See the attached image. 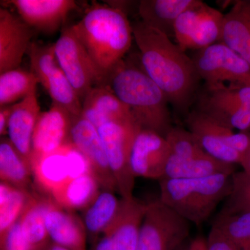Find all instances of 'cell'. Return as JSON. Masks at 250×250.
Wrapping results in <instances>:
<instances>
[{
	"label": "cell",
	"mask_w": 250,
	"mask_h": 250,
	"mask_svg": "<svg viewBox=\"0 0 250 250\" xmlns=\"http://www.w3.org/2000/svg\"><path fill=\"white\" fill-rule=\"evenodd\" d=\"M70 144L86 158L103 190L118 191L98 128L83 117L74 118Z\"/></svg>",
	"instance_id": "obj_13"
},
{
	"label": "cell",
	"mask_w": 250,
	"mask_h": 250,
	"mask_svg": "<svg viewBox=\"0 0 250 250\" xmlns=\"http://www.w3.org/2000/svg\"><path fill=\"white\" fill-rule=\"evenodd\" d=\"M98 132L121 198L134 197L135 179L130 156L135 138L141 129L135 121L111 122L102 125Z\"/></svg>",
	"instance_id": "obj_7"
},
{
	"label": "cell",
	"mask_w": 250,
	"mask_h": 250,
	"mask_svg": "<svg viewBox=\"0 0 250 250\" xmlns=\"http://www.w3.org/2000/svg\"><path fill=\"white\" fill-rule=\"evenodd\" d=\"M1 250H34L23 232L19 220L2 236H0Z\"/></svg>",
	"instance_id": "obj_35"
},
{
	"label": "cell",
	"mask_w": 250,
	"mask_h": 250,
	"mask_svg": "<svg viewBox=\"0 0 250 250\" xmlns=\"http://www.w3.org/2000/svg\"><path fill=\"white\" fill-rule=\"evenodd\" d=\"M32 192L11 184L0 183V236L4 235L22 215Z\"/></svg>",
	"instance_id": "obj_31"
},
{
	"label": "cell",
	"mask_w": 250,
	"mask_h": 250,
	"mask_svg": "<svg viewBox=\"0 0 250 250\" xmlns=\"http://www.w3.org/2000/svg\"><path fill=\"white\" fill-rule=\"evenodd\" d=\"M231 190L220 213L239 214L250 212V174L245 171L231 175Z\"/></svg>",
	"instance_id": "obj_33"
},
{
	"label": "cell",
	"mask_w": 250,
	"mask_h": 250,
	"mask_svg": "<svg viewBox=\"0 0 250 250\" xmlns=\"http://www.w3.org/2000/svg\"><path fill=\"white\" fill-rule=\"evenodd\" d=\"M59 65L81 101L94 87L107 83L103 73L69 27L64 29L54 43Z\"/></svg>",
	"instance_id": "obj_9"
},
{
	"label": "cell",
	"mask_w": 250,
	"mask_h": 250,
	"mask_svg": "<svg viewBox=\"0 0 250 250\" xmlns=\"http://www.w3.org/2000/svg\"><path fill=\"white\" fill-rule=\"evenodd\" d=\"M240 165L243 167V171L250 174V146L248 152L243 156Z\"/></svg>",
	"instance_id": "obj_39"
},
{
	"label": "cell",
	"mask_w": 250,
	"mask_h": 250,
	"mask_svg": "<svg viewBox=\"0 0 250 250\" xmlns=\"http://www.w3.org/2000/svg\"><path fill=\"white\" fill-rule=\"evenodd\" d=\"M147 204L133 197L121 198L116 218L95 244L94 250H136Z\"/></svg>",
	"instance_id": "obj_12"
},
{
	"label": "cell",
	"mask_w": 250,
	"mask_h": 250,
	"mask_svg": "<svg viewBox=\"0 0 250 250\" xmlns=\"http://www.w3.org/2000/svg\"><path fill=\"white\" fill-rule=\"evenodd\" d=\"M213 226L222 231L236 250H250V212L239 214L219 213Z\"/></svg>",
	"instance_id": "obj_32"
},
{
	"label": "cell",
	"mask_w": 250,
	"mask_h": 250,
	"mask_svg": "<svg viewBox=\"0 0 250 250\" xmlns=\"http://www.w3.org/2000/svg\"><path fill=\"white\" fill-rule=\"evenodd\" d=\"M131 25L143 70L174 108L187 109L201 80L193 61L161 31L141 21Z\"/></svg>",
	"instance_id": "obj_1"
},
{
	"label": "cell",
	"mask_w": 250,
	"mask_h": 250,
	"mask_svg": "<svg viewBox=\"0 0 250 250\" xmlns=\"http://www.w3.org/2000/svg\"><path fill=\"white\" fill-rule=\"evenodd\" d=\"M39 83L32 72L20 67L0 74V107L21 101L36 92Z\"/></svg>",
	"instance_id": "obj_30"
},
{
	"label": "cell",
	"mask_w": 250,
	"mask_h": 250,
	"mask_svg": "<svg viewBox=\"0 0 250 250\" xmlns=\"http://www.w3.org/2000/svg\"><path fill=\"white\" fill-rule=\"evenodd\" d=\"M107 84L129 107L142 129L166 137L172 126L169 100L141 65L123 59L110 72Z\"/></svg>",
	"instance_id": "obj_3"
},
{
	"label": "cell",
	"mask_w": 250,
	"mask_h": 250,
	"mask_svg": "<svg viewBox=\"0 0 250 250\" xmlns=\"http://www.w3.org/2000/svg\"><path fill=\"white\" fill-rule=\"evenodd\" d=\"M0 178L1 182L26 190L33 179L29 163L5 137L0 143Z\"/></svg>",
	"instance_id": "obj_28"
},
{
	"label": "cell",
	"mask_w": 250,
	"mask_h": 250,
	"mask_svg": "<svg viewBox=\"0 0 250 250\" xmlns=\"http://www.w3.org/2000/svg\"><path fill=\"white\" fill-rule=\"evenodd\" d=\"M101 186L93 174H86L68 181L54 190L51 198L69 211L86 209L98 196Z\"/></svg>",
	"instance_id": "obj_26"
},
{
	"label": "cell",
	"mask_w": 250,
	"mask_h": 250,
	"mask_svg": "<svg viewBox=\"0 0 250 250\" xmlns=\"http://www.w3.org/2000/svg\"><path fill=\"white\" fill-rule=\"evenodd\" d=\"M73 119L68 111L53 103L48 111L41 112L33 134L31 160L57 152L70 144Z\"/></svg>",
	"instance_id": "obj_15"
},
{
	"label": "cell",
	"mask_w": 250,
	"mask_h": 250,
	"mask_svg": "<svg viewBox=\"0 0 250 250\" xmlns=\"http://www.w3.org/2000/svg\"><path fill=\"white\" fill-rule=\"evenodd\" d=\"M190 231V223L156 200L147 204L136 250H178Z\"/></svg>",
	"instance_id": "obj_8"
},
{
	"label": "cell",
	"mask_w": 250,
	"mask_h": 250,
	"mask_svg": "<svg viewBox=\"0 0 250 250\" xmlns=\"http://www.w3.org/2000/svg\"><path fill=\"white\" fill-rule=\"evenodd\" d=\"M192 59L207 84L228 82L250 86V64L223 42L198 50Z\"/></svg>",
	"instance_id": "obj_11"
},
{
	"label": "cell",
	"mask_w": 250,
	"mask_h": 250,
	"mask_svg": "<svg viewBox=\"0 0 250 250\" xmlns=\"http://www.w3.org/2000/svg\"><path fill=\"white\" fill-rule=\"evenodd\" d=\"M121 202V199H118L114 192H100L95 201L84 210L83 222L87 235L93 238L103 235L116 218Z\"/></svg>",
	"instance_id": "obj_29"
},
{
	"label": "cell",
	"mask_w": 250,
	"mask_h": 250,
	"mask_svg": "<svg viewBox=\"0 0 250 250\" xmlns=\"http://www.w3.org/2000/svg\"><path fill=\"white\" fill-rule=\"evenodd\" d=\"M190 250H207V240L202 237H197L190 243Z\"/></svg>",
	"instance_id": "obj_38"
},
{
	"label": "cell",
	"mask_w": 250,
	"mask_h": 250,
	"mask_svg": "<svg viewBox=\"0 0 250 250\" xmlns=\"http://www.w3.org/2000/svg\"><path fill=\"white\" fill-rule=\"evenodd\" d=\"M170 154L166 137L150 130H140L130 156V166L134 177L161 180Z\"/></svg>",
	"instance_id": "obj_14"
},
{
	"label": "cell",
	"mask_w": 250,
	"mask_h": 250,
	"mask_svg": "<svg viewBox=\"0 0 250 250\" xmlns=\"http://www.w3.org/2000/svg\"><path fill=\"white\" fill-rule=\"evenodd\" d=\"M67 146L31 160L33 180L38 188L47 196L72 179Z\"/></svg>",
	"instance_id": "obj_22"
},
{
	"label": "cell",
	"mask_w": 250,
	"mask_h": 250,
	"mask_svg": "<svg viewBox=\"0 0 250 250\" xmlns=\"http://www.w3.org/2000/svg\"><path fill=\"white\" fill-rule=\"evenodd\" d=\"M36 76L48 93L52 103L62 106L74 118L82 116V101L62 72L58 61L47 63L37 72Z\"/></svg>",
	"instance_id": "obj_24"
},
{
	"label": "cell",
	"mask_w": 250,
	"mask_h": 250,
	"mask_svg": "<svg viewBox=\"0 0 250 250\" xmlns=\"http://www.w3.org/2000/svg\"><path fill=\"white\" fill-rule=\"evenodd\" d=\"M166 139L170 146L171 154L181 157H191L205 152L193 135L182 128L172 127Z\"/></svg>",
	"instance_id": "obj_34"
},
{
	"label": "cell",
	"mask_w": 250,
	"mask_h": 250,
	"mask_svg": "<svg viewBox=\"0 0 250 250\" xmlns=\"http://www.w3.org/2000/svg\"><path fill=\"white\" fill-rule=\"evenodd\" d=\"M178 250H190V244L188 245V246L184 245V246L181 247Z\"/></svg>",
	"instance_id": "obj_41"
},
{
	"label": "cell",
	"mask_w": 250,
	"mask_h": 250,
	"mask_svg": "<svg viewBox=\"0 0 250 250\" xmlns=\"http://www.w3.org/2000/svg\"><path fill=\"white\" fill-rule=\"evenodd\" d=\"M20 18L31 29L53 34L62 27L69 14L77 9L73 0H11Z\"/></svg>",
	"instance_id": "obj_16"
},
{
	"label": "cell",
	"mask_w": 250,
	"mask_h": 250,
	"mask_svg": "<svg viewBox=\"0 0 250 250\" xmlns=\"http://www.w3.org/2000/svg\"><path fill=\"white\" fill-rule=\"evenodd\" d=\"M81 116L98 129L111 122L135 121L129 107L116 96L107 83L94 87L85 95Z\"/></svg>",
	"instance_id": "obj_18"
},
{
	"label": "cell",
	"mask_w": 250,
	"mask_h": 250,
	"mask_svg": "<svg viewBox=\"0 0 250 250\" xmlns=\"http://www.w3.org/2000/svg\"><path fill=\"white\" fill-rule=\"evenodd\" d=\"M221 42L250 64V0H238L224 14Z\"/></svg>",
	"instance_id": "obj_23"
},
{
	"label": "cell",
	"mask_w": 250,
	"mask_h": 250,
	"mask_svg": "<svg viewBox=\"0 0 250 250\" xmlns=\"http://www.w3.org/2000/svg\"><path fill=\"white\" fill-rule=\"evenodd\" d=\"M52 198L33 193L30 201L19 219L23 232L34 250H46L51 244L45 225V215Z\"/></svg>",
	"instance_id": "obj_27"
},
{
	"label": "cell",
	"mask_w": 250,
	"mask_h": 250,
	"mask_svg": "<svg viewBox=\"0 0 250 250\" xmlns=\"http://www.w3.org/2000/svg\"><path fill=\"white\" fill-rule=\"evenodd\" d=\"M235 170V164L218 160L205 152L191 157L170 154L163 179H197L223 174L232 175Z\"/></svg>",
	"instance_id": "obj_21"
},
{
	"label": "cell",
	"mask_w": 250,
	"mask_h": 250,
	"mask_svg": "<svg viewBox=\"0 0 250 250\" xmlns=\"http://www.w3.org/2000/svg\"><path fill=\"white\" fill-rule=\"evenodd\" d=\"M46 250H70L67 249V248H62V246H57V245L54 244V243H51L48 248Z\"/></svg>",
	"instance_id": "obj_40"
},
{
	"label": "cell",
	"mask_w": 250,
	"mask_h": 250,
	"mask_svg": "<svg viewBox=\"0 0 250 250\" xmlns=\"http://www.w3.org/2000/svg\"><path fill=\"white\" fill-rule=\"evenodd\" d=\"M196 0H143L139 5L141 21L149 27L174 38V27L177 18Z\"/></svg>",
	"instance_id": "obj_25"
},
{
	"label": "cell",
	"mask_w": 250,
	"mask_h": 250,
	"mask_svg": "<svg viewBox=\"0 0 250 250\" xmlns=\"http://www.w3.org/2000/svg\"><path fill=\"white\" fill-rule=\"evenodd\" d=\"M45 225L52 243L70 250H85L87 232L83 222L53 200L46 213Z\"/></svg>",
	"instance_id": "obj_20"
},
{
	"label": "cell",
	"mask_w": 250,
	"mask_h": 250,
	"mask_svg": "<svg viewBox=\"0 0 250 250\" xmlns=\"http://www.w3.org/2000/svg\"><path fill=\"white\" fill-rule=\"evenodd\" d=\"M159 186V200L189 223L200 226L228 198L232 181L231 175L223 174L197 179H162Z\"/></svg>",
	"instance_id": "obj_4"
},
{
	"label": "cell",
	"mask_w": 250,
	"mask_h": 250,
	"mask_svg": "<svg viewBox=\"0 0 250 250\" xmlns=\"http://www.w3.org/2000/svg\"><path fill=\"white\" fill-rule=\"evenodd\" d=\"M41 113L36 91L34 92L14 104L8 126V139L29 165L33 134Z\"/></svg>",
	"instance_id": "obj_19"
},
{
	"label": "cell",
	"mask_w": 250,
	"mask_h": 250,
	"mask_svg": "<svg viewBox=\"0 0 250 250\" xmlns=\"http://www.w3.org/2000/svg\"><path fill=\"white\" fill-rule=\"evenodd\" d=\"M197 111L232 129H250V86L206 84L197 98Z\"/></svg>",
	"instance_id": "obj_6"
},
{
	"label": "cell",
	"mask_w": 250,
	"mask_h": 250,
	"mask_svg": "<svg viewBox=\"0 0 250 250\" xmlns=\"http://www.w3.org/2000/svg\"><path fill=\"white\" fill-rule=\"evenodd\" d=\"M13 106L14 104L0 107V135L1 137H4L7 134L8 126L12 113Z\"/></svg>",
	"instance_id": "obj_37"
},
{
	"label": "cell",
	"mask_w": 250,
	"mask_h": 250,
	"mask_svg": "<svg viewBox=\"0 0 250 250\" xmlns=\"http://www.w3.org/2000/svg\"><path fill=\"white\" fill-rule=\"evenodd\" d=\"M32 36V29L21 18L0 9V74L19 68Z\"/></svg>",
	"instance_id": "obj_17"
},
{
	"label": "cell",
	"mask_w": 250,
	"mask_h": 250,
	"mask_svg": "<svg viewBox=\"0 0 250 250\" xmlns=\"http://www.w3.org/2000/svg\"><path fill=\"white\" fill-rule=\"evenodd\" d=\"M224 14L203 1L195 4L179 16L174 24V38L182 50H201L221 42Z\"/></svg>",
	"instance_id": "obj_10"
},
{
	"label": "cell",
	"mask_w": 250,
	"mask_h": 250,
	"mask_svg": "<svg viewBox=\"0 0 250 250\" xmlns=\"http://www.w3.org/2000/svg\"><path fill=\"white\" fill-rule=\"evenodd\" d=\"M70 28L107 79L124 59L134 39L132 25L123 9L108 5L90 6Z\"/></svg>",
	"instance_id": "obj_2"
},
{
	"label": "cell",
	"mask_w": 250,
	"mask_h": 250,
	"mask_svg": "<svg viewBox=\"0 0 250 250\" xmlns=\"http://www.w3.org/2000/svg\"><path fill=\"white\" fill-rule=\"evenodd\" d=\"M206 240L207 250H236L228 238L214 226H212Z\"/></svg>",
	"instance_id": "obj_36"
},
{
	"label": "cell",
	"mask_w": 250,
	"mask_h": 250,
	"mask_svg": "<svg viewBox=\"0 0 250 250\" xmlns=\"http://www.w3.org/2000/svg\"><path fill=\"white\" fill-rule=\"evenodd\" d=\"M188 130L203 150L215 159L231 164H241L250 146V132L235 133L233 129L202 112L188 114Z\"/></svg>",
	"instance_id": "obj_5"
}]
</instances>
